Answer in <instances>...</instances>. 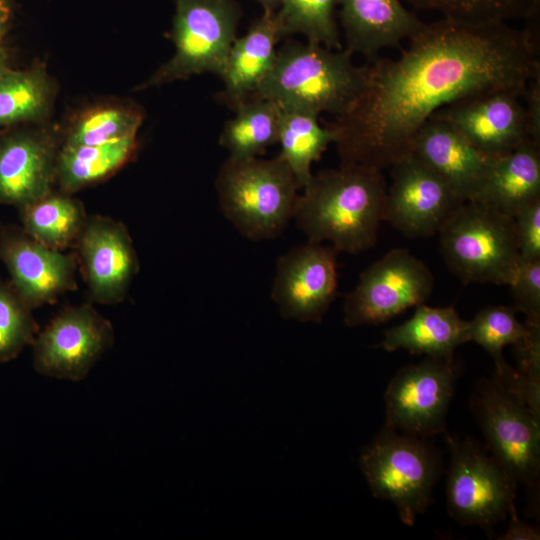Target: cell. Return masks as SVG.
Listing matches in <instances>:
<instances>
[{
	"label": "cell",
	"instance_id": "cell-1",
	"mask_svg": "<svg viewBox=\"0 0 540 540\" xmlns=\"http://www.w3.org/2000/svg\"><path fill=\"white\" fill-rule=\"evenodd\" d=\"M354 104L329 124L340 165L390 168L409 156L415 135L440 109L540 75L533 29L451 18L425 23L395 59L364 65Z\"/></svg>",
	"mask_w": 540,
	"mask_h": 540
},
{
	"label": "cell",
	"instance_id": "cell-2",
	"mask_svg": "<svg viewBox=\"0 0 540 540\" xmlns=\"http://www.w3.org/2000/svg\"><path fill=\"white\" fill-rule=\"evenodd\" d=\"M387 182L382 170L340 165L312 174L298 196L293 219L308 241H329L338 252L374 246L384 221Z\"/></svg>",
	"mask_w": 540,
	"mask_h": 540
},
{
	"label": "cell",
	"instance_id": "cell-3",
	"mask_svg": "<svg viewBox=\"0 0 540 540\" xmlns=\"http://www.w3.org/2000/svg\"><path fill=\"white\" fill-rule=\"evenodd\" d=\"M352 57L346 49L287 43L277 51L272 69L252 97L339 117L354 104L364 83V66H357Z\"/></svg>",
	"mask_w": 540,
	"mask_h": 540
},
{
	"label": "cell",
	"instance_id": "cell-4",
	"mask_svg": "<svg viewBox=\"0 0 540 540\" xmlns=\"http://www.w3.org/2000/svg\"><path fill=\"white\" fill-rule=\"evenodd\" d=\"M224 216L250 240L275 238L293 219L298 190L290 168L278 155L228 159L215 180Z\"/></svg>",
	"mask_w": 540,
	"mask_h": 540
},
{
	"label": "cell",
	"instance_id": "cell-5",
	"mask_svg": "<svg viewBox=\"0 0 540 540\" xmlns=\"http://www.w3.org/2000/svg\"><path fill=\"white\" fill-rule=\"evenodd\" d=\"M442 257L463 283L509 285L520 265L514 218L465 201L438 231Z\"/></svg>",
	"mask_w": 540,
	"mask_h": 540
},
{
	"label": "cell",
	"instance_id": "cell-6",
	"mask_svg": "<svg viewBox=\"0 0 540 540\" xmlns=\"http://www.w3.org/2000/svg\"><path fill=\"white\" fill-rule=\"evenodd\" d=\"M360 467L375 497L391 501L413 525L431 501L438 457L421 437L385 427L363 450Z\"/></svg>",
	"mask_w": 540,
	"mask_h": 540
},
{
	"label": "cell",
	"instance_id": "cell-7",
	"mask_svg": "<svg viewBox=\"0 0 540 540\" xmlns=\"http://www.w3.org/2000/svg\"><path fill=\"white\" fill-rule=\"evenodd\" d=\"M173 56L145 83L159 85L193 75L220 76L242 16L236 0H174Z\"/></svg>",
	"mask_w": 540,
	"mask_h": 540
},
{
	"label": "cell",
	"instance_id": "cell-8",
	"mask_svg": "<svg viewBox=\"0 0 540 540\" xmlns=\"http://www.w3.org/2000/svg\"><path fill=\"white\" fill-rule=\"evenodd\" d=\"M451 464L447 478L450 515L485 530L515 511L517 483L493 455L469 439L449 438Z\"/></svg>",
	"mask_w": 540,
	"mask_h": 540
},
{
	"label": "cell",
	"instance_id": "cell-9",
	"mask_svg": "<svg viewBox=\"0 0 540 540\" xmlns=\"http://www.w3.org/2000/svg\"><path fill=\"white\" fill-rule=\"evenodd\" d=\"M434 278L428 266L405 248L388 251L365 269L344 302L348 327L388 321L431 295Z\"/></svg>",
	"mask_w": 540,
	"mask_h": 540
},
{
	"label": "cell",
	"instance_id": "cell-10",
	"mask_svg": "<svg viewBox=\"0 0 540 540\" xmlns=\"http://www.w3.org/2000/svg\"><path fill=\"white\" fill-rule=\"evenodd\" d=\"M475 409L492 455L516 483L535 485L540 468V416L497 377L480 385Z\"/></svg>",
	"mask_w": 540,
	"mask_h": 540
},
{
	"label": "cell",
	"instance_id": "cell-11",
	"mask_svg": "<svg viewBox=\"0 0 540 540\" xmlns=\"http://www.w3.org/2000/svg\"><path fill=\"white\" fill-rule=\"evenodd\" d=\"M114 340L111 322L91 304L67 307L37 333L34 369L48 377L82 380Z\"/></svg>",
	"mask_w": 540,
	"mask_h": 540
},
{
	"label": "cell",
	"instance_id": "cell-12",
	"mask_svg": "<svg viewBox=\"0 0 540 540\" xmlns=\"http://www.w3.org/2000/svg\"><path fill=\"white\" fill-rule=\"evenodd\" d=\"M456 379L454 359L426 357L400 369L385 392V427L421 438L444 432Z\"/></svg>",
	"mask_w": 540,
	"mask_h": 540
},
{
	"label": "cell",
	"instance_id": "cell-13",
	"mask_svg": "<svg viewBox=\"0 0 540 540\" xmlns=\"http://www.w3.org/2000/svg\"><path fill=\"white\" fill-rule=\"evenodd\" d=\"M384 221L409 238L438 233L465 202L433 169L410 154L391 167Z\"/></svg>",
	"mask_w": 540,
	"mask_h": 540
},
{
	"label": "cell",
	"instance_id": "cell-14",
	"mask_svg": "<svg viewBox=\"0 0 540 540\" xmlns=\"http://www.w3.org/2000/svg\"><path fill=\"white\" fill-rule=\"evenodd\" d=\"M525 88L471 96L440 109L432 117L448 123L485 156L498 158L524 142H533L522 97Z\"/></svg>",
	"mask_w": 540,
	"mask_h": 540
},
{
	"label": "cell",
	"instance_id": "cell-15",
	"mask_svg": "<svg viewBox=\"0 0 540 540\" xmlns=\"http://www.w3.org/2000/svg\"><path fill=\"white\" fill-rule=\"evenodd\" d=\"M337 253L307 241L279 258L271 297L285 319L322 321L337 297Z\"/></svg>",
	"mask_w": 540,
	"mask_h": 540
},
{
	"label": "cell",
	"instance_id": "cell-16",
	"mask_svg": "<svg viewBox=\"0 0 540 540\" xmlns=\"http://www.w3.org/2000/svg\"><path fill=\"white\" fill-rule=\"evenodd\" d=\"M74 246L90 299L106 305L123 301L140 268L127 227L107 216L88 215Z\"/></svg>",
	"mask_w": 540,
	"mask_h": 540
},
{
	"label": "cell",
	"instance_id": "cell-17",
	"mask_svg": "<svg viewBox=\"0 0 540 540\" xmlns=\"http://www.w3.org/2000/svg\"><path fill=\"white\" fill-rule=\"evenodd\" d=\"M0 260L32 310L77 289L76 257L43 245L22 227L0 224Z\"/></svg>",
	"mask_w": 540,
	"mask_h": 540
},
{
	"label": "cell",
	"instance_id": "cell-18",
	"mask_svg": "<svg viewBox=\"0 0 540 540\" xmlns=\"http://www.w3.org/2000/svg\"><path fill=\"white\" fill-rule=\"evenodd\" d=\"M60 147L44 130L0 131V203L19 209L52 192Z\"/></svg>",
	"mask_w": 540,
	"mask_h": 540
},
{
	"label": "cell",
	"instance_id": "cell-19",
	"mask_svg": "<svg viewBox=\"0 0 540 540\" xmlns=\"http://www.w3.org/2000/svg\"><path fill=\"white\" fill-rule=\"evenodd\" d=\"M411 154L439 174L464 201L478 197L493 160L436 117L418 130Z\"/></svg>",
	"mask_w": 540,
	"mask_h": 540
},
{
	"label": "cell",
	"instance_id": "cell-20",
	"mask_svg": "<svg viewBox=\"0 0 540 540\" xmlns=\"http://www.w3.org/2000/svg\"><path fill=\"white\" fill-rule=\"evenodd\" d=\"M346 50L368 59L398 47L425 24L400 0H336Z\"/></svg>",
	"mask_w": 540,
	"mask_h": 540
},
{
	"label": "cell",
	"instance_id": "cell-21",
	"mask_svg": "<svg viewBox=\"0 0 540 540\" xmlns=\"http://www.w3.org/2000/svg\"><path fill=\"white\" fill-rule=\"evenodd\" d=\"M285 31L276 12H263L247 32L236 37L220 78L223 89L218 100L233 110L251 98L268 75L276 59V46Z\"/></svg>",
	"mask_w": 540,
	"mask_h": 540
},
{
	"label": "cell",
	"instance_id": "cell-22",
	"mask_svg": "<svg viewBox=\"0 0 540 540\" xmlns=\"http://www.w3.org/2000/svg\"><path fill=\"white\" fill-rule=\"evenodd\" d=\"M466 342L468 321L454 306L430 307L422 303L415 307L410 319L385 331L381 346L389 352L405 349L411 354L454 359V350Z\"/></svg>",
	"mask_w": 540,
	"mask_h": 540
},
{
	"label": "cell",
	"instance_id": "cell-23",
	"mask_svg": "<svg viewBox=\"0 0 540 540\" xmlns=\"http://www.w3.org/2000/svg\"><path fill=\"white\" fill-rule=\"evenodd\" d=\"M538 200L540 145L531 141L492 160L486 182L475 199L510 217Z\"/></svg>",
	"mask_w": 540,
	"mask_h": 540
},
{
	"label": "cell",
	"instance_id": "cell-24",
	"mask_svg": "<svg viewBox=\"0 0 540 540\" xmlns=\"http://www.w3.org/2000/svg\"><path fill=\"white\" fill-rule=\"evenodd\" d=\"M136 148V137L98 145L62 144L57 156L56 184L60 191L74 194L114 174L131 160Z\"/></svg>",
	"mask_w": 540,
	"mask_h": 540
},
{
	"label": "cell",
	"instance_id": "cell-25",
	"mask_svg": "<svg viewBox=\"0 0 540 540\" xmlns=\"http://www.w3.org/2000/svg\"><path fill=\"white\" fill-rule=\"evenodd\" d=\"M63 191L46 196L19 208L24 231L43 245L63 251L74 246L88 214L83 203Z\"/></svg>",
	"mask_w": 540,
	"mask_h": 540
},
{
	"label": "cell",
	"instance_id": "cell-26",
	"mask_svg": "<svg viewBox=\"0 0 540 540\" xmlns=\"http://www.w3.org/2000/svg\"><path fill=\"white\" fill-rule=\"evenodd\" d=\"M281 108L277 143L280 156L290 168L300 189L312 176L311 167L327 147L334 143V132L323 126L316 113L295 108Z\"/></svg>",
	"mask_w": 540,
	"mask_h": 540
},
{
	"label": "cell",
	"instance_id": "cell-27",
	"mask_svg": "<svg viewBox=\"0 0 540 540\" xmlns=\"http://www.w3.org/2000/svg\"><path fill=\"white\" fill-rule=\"evenodd\" d=\"M235 116L225 122L219 144L229 157L247 159L264 154L277 143L281 108L275 102L251 97L240 103Z\"/></svg>",
	"mask_w": 540,
	"mask_h": 540
},
{
	"label": "cell",
	"instance_id": "cell-28",
	"mask_svg": "<svg viewBox=\"0 0 540 540\" xmlns=\"http://www.w3.org/2000/svg\"><path fill=\"white\" fill-rule=\"evenodd\" d=\"M53 84L45 68L8 69L0 77V129L41 122L49 114Z\"/></svg>",
	"mask_w": 540,
	"mask_h": 540
},
{
	"label": "cell",
	"instance_id": "cell-29",
	"mask_svg": "<svg viewBox=\"0 0 540 540\" xmlns=\"http://www.w3.org/2000/svg\"><path fill=\"white\" fill-rule=\"evenodd\" d=\"M529 333V327L516 318V310L507 306H490L481 309L468 321V340L482 346L493 358L496 377L505 385H517V371L505 360L502 350L507 345H517Z\"/></svg>",
	"mask_w": 540,
	"mask_h": 540
},
{
	"label": "cell",
	"instance_id": "cell-30",
	"mask_svg": "<svg viewBox=\"0 0 540 540\" xmlns=\"http://www.w3.org/2000/svg\"><path fill=\"white\" fill-rule=\"evenodd\" d=\"M142 121L143 114L137 107L99 105L79 115L63 144L98 145L136 137Z\"/></svg>",
	"mask_w": 540,
	"mask_h": 540
},
{
	"label": "cell",
	"instance_id": "cell-31",
	"mask_svg": "<svg viewBox=\"0 0 540 540\" xmlns=\"http://www.w3.org/2000/svg\"><path fill=\"white\" fill-rule=\"evenodd\" d=\"M420 10L437 12L444 18L468 22L530 21L539 16L540 0H408Z\"/></svg>",
	"mask_w": 540,
	"mask_h": 540
},
{
	"label": "cell",
	"instance_id": "cell-32",
	"mask_svg": "<svg viewBox=\"0 0 540 540\" xmlns=\"http://www.w3.org/2000/svg\"><path fill=\"white\" fill-rule=\"evenodd\" d=\"M336 6V0H282L278 14L286 36L302 34L307 42L341 49Z\"/></svg>",
	"mask_w": 540,
	"mask_h": 540
},
{
	"label": "cell",
	"instance_id": "cell-33",
	"mask_svg": "<svg viewBox=\"0 0 540 540\" xmlns=\"http://www.w3.org/2000/svg\"><path fill=\"white\" fill-rule=\"evenodd\" d=\"M38 332L32 309L10 281L0 280V363L13 360L32 345Z\"/></svg>",
	"mask_w": 540,
	"mask_h": 540
},
{
	"label": "cell",
	"instance_id": "cell-34",
	"mask_svg": "<svg viewBox=\"0 0 540 540\" xmlns=\"http://www.w3.org/2000/svg\"><path fill=\"white\" fill-rule=\"evenodd\" d=\"M514 309L524 313L525 324L540 325V260L520 262L508 285Z\"/></svg>",
	"mask_w": 540,
	"mask_h": 540
},
{
	"label": "cell",
	"instance_id": "cell-35",
	"mask_svg": "<svg viewBox=\"0 0 540 540\" xmlns=\"http://www.w3.org/2000/svg\"><path fill=\"white\" fill-rule=\"evenodd\" d=\"M513 218L520 261L540 260V200L523 208Z\"/></svg>",
	"mask_w": 540,
	"mask_h": 540
},
{
	"label": "cell",
	"instance_id": "cell-36",
	"mask_svg": "<svg viewBox=\"0 0 540 540\" xmlns=\"http://www.w3.org/2000/svg\"><path fill=\"white\" fill-rule=\"evenodd\" d=\"M522 97L528 118L530 138L533 142L540 144V75L529 81Z\"/></svg>",
	"mask_w": 540,
	"mask_h": 540
},
{
	"label": "cell",
	"instance_id": "cell-37",
	"mask_svg": "<svg viewBox=\"0 0 540 540\" xmlns=\"http://www.w3.org/2000/svg\"><path fill=\"white\" fill-rule=\"evenodd\" d=\"M511 521L508 529L500 539L504 540H533L539 539V531L534 527L523 523L518 520L517 515L514 512L510 514Z\"/></svg>",
	"mask_w": 540,
	"mask_h": 540
},
{
	"label": "cell",
	"instance_id": "cell-38",
	"mask_svg": "<svg viewBox=\"0 0 540 540\" xmlns=\"http://www.w3.org/2000/svg\"><path fill=\"white\" fill-rule=\"evenodd\" d=\"M6 26L0 25V77L10 69L8 66V55L4 45V35Z\"/></svg>",
	"mask_w": 540,
	"mask_h": 540
},
{
	"label": "cell",
	"instance_id": "cell-39",
	"mask_svg": "<svg viewBox=\"0 0 540 540\" xmlns=\"http://www.w3.org/2000/svg\"><path fill=\"white\" fill-rule=\"evenodd\" d=\"M12 16L11 0H0V25L7 26Z\"/></svg>",
	"mask_w": 540,
	"mask_h": 540
},
{
	"label": "cell",
	"instance_id": "cell-40",
	"mask_svg": "<svg viewBox=\"0 0 540 540\" xmlns=\"http://www.w3.org/2000/svg\"><path fill=\"white\" fill-rule=\"evenodd\" d=\"M263 9V12H276L280 9L282 0H255Z\"/></svg>",
	"mask_w": 540,
	"mask_h": 540
}]
</instances>
